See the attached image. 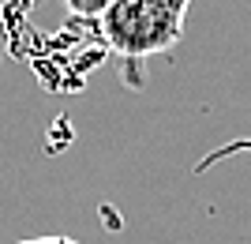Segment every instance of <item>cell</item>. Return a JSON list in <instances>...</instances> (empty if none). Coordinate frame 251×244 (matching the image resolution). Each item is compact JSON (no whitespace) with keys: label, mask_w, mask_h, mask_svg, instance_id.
<instances>
[{"label":"cell","mask_w":251,"mask_h":244,"mask_svg":"<svg viewBox=\"0 0 251 244\" xmlns=\"http://www.w3.org/2000/svg\"><path fill=\"white\" fill-rule=\"evenodd\" d=\"M4 53H8V34H4V15H0V60H4Z\"/></svg>","instance_id":"obj_4"},{"label":"cell","mask_w":251,"mask_h":244,"mask_svg":"<svg viewBox=\"0 0 251 244\" xmlns=\"http://www.w3.org/2000/svg\"><path fill=\"white\" fill-rule=\"evenodd\" d=\"M184 0H116L101 15L105 45L127 60L169 53L184 30Z\"/></svg>","instance_id":"obj_1"},{"label":"cell","mask_w":251,"mask_h":244,"mask_svg":"<svg viewBox=\"0 0 251 244\" xmlns=\"http://www.w3.org/2000/svg\"><path fill=\"white\" fill-rule=\"evenodd\" d=\"M15 244H79V241H68V237H34V241H15Z\"/></svg>","instance_id":"obj_3"},{"label":"cell","mask_w":251,"mask_h":244,"mask_svg":"<svg viewBox=\"0 0 251 244\" xmlns=\"http://www.w3.org/2000/svg\"><path fill=\"white\" fill-rule=\"evenodd\" d=\"M184 4H191V0H184Z\"/></svg>","instance_id":"obj_5"},{"label":"cell","mask_w":251,"mask_h":244,"mask_svg":"<svg viewBox=\"0 0 251 244\" xmlns=\"http://www.w3.org/2000/svg\"><path fill=\"white\" fill-rule=\"evenodd\" d=\"M72 15H86V19H101L105 11L113 8L116 0H64Z\"/></svg>","instance_id":"obj_2"}]
</instances>
